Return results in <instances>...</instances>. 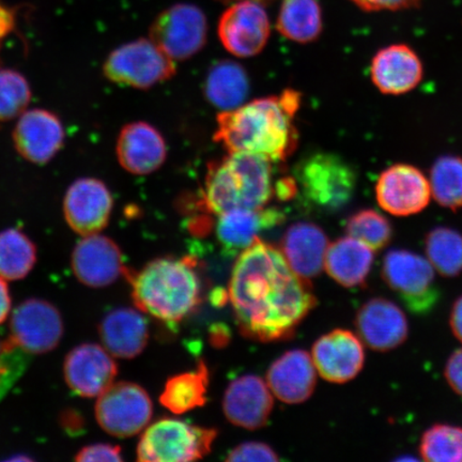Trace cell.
Here are the masks:
<instances>
[{"label": "cell", "mask_w": 462, "mask_h": 462, "mask_svg": "<svg viewBox=\"0 0 462 462\" xmlns=\"http://www.w3.org/2000/svg\"><path fill=\"white\" fill-rule=\"evenodd\" d=\"M228 297L241 333L262 343L291 338L317 304L309 280L259 238L239 254Z\"/></svg>", "instance_id": "obj_1"}, {"label": "cell", "mask_w": 462, "mask_h": 462, "mask_svg": "<svg viewBox=\"0 0 462 462\" xmlns=\"http://www.w3.org/2000/svg\"><path fill=\"white\" fill-rule=\"evenodd\" d=\"M301 95L291 89L263 97L217 116L216 141L229 153L260 155L271 162L285 161L298 146L294 116Z\"/></svg>", "instance_id": "obj_2"}, {"label": "cell", "mask_w": 462, "mask_h": 462, "mask_svg": "<svg viewBox=\"0 0 462 462\" xmlns=\"http://www.w3.org/2000/svg\"><path fill=\"white\" fill-rule=\"evenodd\" d=\"M132 298L142 313L175 325L193 314L201 302L198 260L163 257L131 276Z\"/></svg>", "instance_id": "obj_3"}, {"label": "cell", "mask_w": 462, "mask_h": 462, "mask_svg": "<svg viewBox=\"0 0 462 462\" xmlns=\"http://www.w3.org/2000/svg\"><path fill=\"white\" fill-rule=\"evenodd\" d=\"M273 162L260 155L234 152L209 165L206 209L215 215L235 209H260L273 198Z\"/></svg>", "instance_id": "obj_4"}, {"label": "cell", "mask_w": 462, "mask_h": 462, "mask_svg": "<svg viewBox=\"0 0 462 462\" xmlns=\"http://www.w3.org/2000/svg\"><path fill=\"white\" fill-rule=\"evenodd\" d=\"M294 181L310 206L326 212L343 209L354 198L356 171L337 154L316 152L294 169Z\"/></svg>", "instance_id": "obj_5"}, {"label": "cell", "mask_w": 462, "mask_h": 462, "mask_svg": "<svg viewBox=\"0 0 462 462\" xmlns=\"http://www.w3.org/2000/svg\"><path fill=\"white\" fill-rule=\"evenodd\" d=\"M217 431L176 419H161L144 430L137 446L143 462H187L211 452Z\"/></svg>", "instance_id": "obj_6"}, {"label": "cell", "mask_w": 462, "mask_h": 462, "mask_svg": "<svg viewBox=\"0 0 462 462\" xmlns=\"http://www.w3.org/2000/svg\"><path fill=\"white\" fill-rule=\"evenodd\" d=\"M103 72L116 84L148 89L171 79L176 66L152 40L140 39L113 51Z\"/></svg>", "instance_id": "obj_7"}, {"label": "cell", "mask_w": 462, "mask_h": 462, "mask_svg": "<svg viewBox=\"0 0 462 462\" xmlns=\"http://www.w3.org/2000/svg\"><path fill=\"white\" fill-rule=\"evenodd\" d=\"M383 277L413 313H429L437 304L435 269L429 259L407 250L390 251L383 260Z\"/></svg>", "instance_id": "obj_8"}, {"label": "cell", "mask_w": 462, "mask_h": 462, "mask_svg": "<svg viewBox=\"0 0 462 462\" xmlns=\"http://www.w3.org/2000/svg\"><path fill=\"white\" fill-rule=\"evenodd\" d=\"M146 390L132 383H113L97 396L96 418L104 431L117 438L136 436L152 419Z\"/></svg>", "instance_id": "obj_9"}, {"label": "cell", "mask_w": 462, "mask_h": 462, "mask_svg": "<svg viewBox=\"0 0 462 462\" xmlns=\"http://www.w3.org/2000/svg\"><path fill=\"white\" fill-rule=\"evenodd\" d=\"M207 34L205 14L190 4L171 5L150 28V40L173 61L198 54L206 44Z\"/></svg>", "instance_id": "obj_10"}, {"label": "cell", "mask_w": 462, "mask_h": 462, "mask_svg": "<svg viewBox=\"0 0 462 462\" xmlns=\"http://www.w3.org/2000/svg\"><path fill=\"white\" fill-rule=\"evenodd\" d=\"M263 4L240 0L223 14L218 37L224 48L236 57L256 56L270 37V21Z\"/></svg>", "instance_id": "obj_11"}, {"label": "cell", "mask_w": 462, "mask_h": 462, "mask_svg": "<svg viewBox=\"0 0 462 462\" xmlns=\"http://www.w3.org/2000/svg\"><path fill=\"white\" fill-rule=\"evenodd\" d=\"M11 338L29 354L42 355L54 350L63 335L62 318L53 304L31 299L14 310L10 320Z\"/></svg>", "instance_id": "obj_12"}, {"label": "cell", "mask_w": 462, "mask_h": 462, "mask_svg": "<svg viewBox=\"0 0 462 462\" xmlns=\"http://www.w3.org/2000/svg\"><path fill=\"white\" fill-rule=\"evenodd\" d=\"M375 199L392 216L418 215L430 205V183L418 167L404 163L392 165L378 178Z\"/></svg>", "instance_id": "obj_13"}, {"label": "cell", "mask_w": 462, "mask_h": 462, "mask_svg": "<svg viewBox=\"0 0 462 462\" xmlns=\"http://www.w3.org/2000/svg\"><path fill=\"white\" fill-rule=\"evenodd\" d=\"M112 210L111 192L95 178L73 182L63 199V213L69 226L83 236L99 234L106 228Z\"/></svg>", "instance_id": "obj_14"}, {"label": "cell", "mask_w": 462, "mask_h": 462, "mask_svg": "<svg viewBox=\"0 0 462 462\" xmlns=\"http://www.w3.org/2000/svg\"><path fill=\"white\" fill-rule=\"evenodd\" d=\"M311 357L323 379L340 384L349 383L361 373L365 352L357 335L337 328L317 340Z\"/></svg>", "instance_id": "obj_15"}, {"label": "cell", "mask_w": 462, "mask_h": 462, "mask_svg": "<svg viewBox=\"0 0 462 462\" xmlns=\"http://www.w3.org/2000/svg\"><path fill=\"white\" fill-rule=\"evenodd\" d=\"M357 337L374 351L388 352L406 342L409 325L402 310L384 298H374L357 311Z\"/></svg>", "instance_id": "obj_16"}, {"label": "cell", "mask_w": 462, "mask_h": 462, "mask_svg": "<svg viewBox=\"0 0 462 462\" xmlns=\"http://www.w3.org/2000/svg\"><path fill=\"white\" fill-rule=\"evenodd\" d=\"M65 379L75 394L83 397H97L114 383L117 375V364L113 356L96 344H83L66 357Z\"/></svg>", "instance_id": "obj_17"}, {"label": "cell", "mask_w": 462, "mask_h": 462, "mask_svg": "<svg viewBox=\"0 0 462 462\" xmlns=\"http://www.w3.org/2000/svg\"><path fill=\"white\" fill-rule=\"evenodd\" d=\"M71 263L78 280L92 288L112 285L125 271L119 246L99 234L86 236L79 242Z\"/></svg>", "instance_id": "obj_18"}, {"label": "cell", "mask_w": 462, "mask_h": 462, "mask_svg": "<svg viewBox=\"0 0 462 462\" xmlns=\"http://www.w3.org/2000/svg\"><path fill=\"white\" fill-rule=\"evenodd\" d=\"M274 406L268 383L258 375L246 374L228 385L223 400L225 417L247 430L263 429Z\"/></svg>", "instance_id": "obj_19"}, {"label": "cell", "mask_w": 462, "mask_h": 462, "mask_svg": "<svg viewBox=\"0 0 462 462\" xmlns=\"http://www.w3.org/2000/svg\"><path fill=\"white\" fill-rule=\"evenodd\" d=\"M420 58L409 45L385 46L375 53L371 65V78L383 95L401 96L417 88L423 79Z\"/></svg>", "instance_id": "obj_20"}, {"label": "cell", "mask_w": 462, "mask_h": 462, "mask_svg": "<svg viewBox=\"0 0 462 462\" xmlns=\"http://www.w3.org/2000/svg\"><path fill=\"white\" fill-rule=\"evenodd\" d=\"M65 131L60 118L45 109H32L21 115L14 132L17 152L32 163H48L60 152Z\"/></svg>", "instance_id": "obj_21"}, {"label": "cell", "mask_w": 462, "mask_h": 462, "mask_svg": "<svg viewBox=\"0 0 462 462\" xmlns=\"http://www.w3.org/2000/svg\"><path fill=\"white\" fill-rule=\"evenodd\" d=\"M119 164L134 175H149L164 164L166 143L161 133L138 121L124 126L116 147Z\"/></svg>", "instance_id": "obj_22"}, {"label": "cell", "mask_w": 462, "mask_h": 462, "mask_svg": "<svg viewBox=\"0 0 462 462\" xmlns=\"http://www.w3.org/2000/svg\"><path fill=\"white\" fill-rule=\"evenodd\" d=\"M267 383L282 402L294 404L308 401L317 383L313 357L305 350L286 352L270 366Z\"/></svg>", "instance_id": "obj_23"}, {"label": "cell", "mask_w": 462, "mask_h": 462, "mask_svg": "<svg viewBox=\"0 0 462 462\" xmlns=\"http://www.w3.org/2000/svg\"><path fill=\"white\" fill-rule=\"evenodd\" d=\"M328 239L325 231L313 223L291 225L282 236V255L291 268L305 280L313 279L325 267Z\"/></svg>", "instance_id": "obj_24"}, {"label": "cell", "mask_w": 462, "mask_h": 462, "mask_svg": "<svg viewBox=\"0 0 462 462\" xmlns=\"http://www.w3.org/2000/svg\"><path fill=\"white\" fill-rule=\"evenodd\" d=\"M282 213L276 209H235L219 215L217 224L218 244L228 255L241 254L251 246L262 231L282 222Z\"/></svg>", "instance_id": "obj_25"}, {"label": "cell", "mask_w": 462, "mask_h": 462, "mask_svg": "<svg viewBox=\"0 0 462 462\" xmlns=\"http://www.w3.org/2000/svg\"><path fill=\"white\" fill-rule=\"evenodd\" d=\"M100 337L104 348L113 356L134 359L148 344V322L140 310H114L101 323Z\"/></svg>", "instance_id": "obj_26"}, {"label": "cell", "mask_w": 462, "mask_h": 462, "mask_svg": "<svg viewBox=\"0 0 462 462\" xmlns=\"http://www.w3.org/2000/svg\"><path fill=\"white\" fill-rule=\"evenodd\" d=\"M374 259V252L371 247L346 236L328 245L325 269L339 285L359 287L365 284Z\"/></svg>", "instance_id": "obj_27"}, {"label": "cell", "mask_w": 462, "mask_h": 462, "mask_svg": "<svg viewBox=\"0 0 462 462\" xmlns=\"http://www.w3.org/2000/svg\"><path fill=\"white\" fill-rule=\"evenodd\" d=\"M248 90L250 84L245 68L235 61H218L207 74V99L223 112L240 107L246 100Z\"/></svg>", "instance_id": "obj_28"}, {"label": "cell", "mask_w": 462, "mask_h": 462, "mask_svg": "<svg viewBox=\"0 0 462 462\" xmlns=\"http://www.w3.org/2000/svg\"><path fill=\"white\" fill-rule=\"evenodd\" d=\"M282 36L297 43H310L320 37L323 28L318 0H282L276 23Z\"/></svg>", "instance_id": "obj_29"}, {"label": "cell", "mask_w": 462, "mask_h": 462, "mask_svg": "<svg viewBox=\"0 0 462 462\" xmlns=\"http://www.w3.org/2000/svg\"><path fill=\"white\" fill-rule=\"evenodd\" d=\"M209 385V371L199 361L194 372L184 373L167 381L160 397L162 406L175 414H182L204 406Z\"/></svg>", "instance_id": "obj_30"}, {"label": "cell", "mask_w": 462, "mask_h": 462, "mask_svg": "<svg viewBox=\"0 0 462 462\" xmlns=\"http://www.w3.org/2000/svg\"><path fill=\"white\" fill-rule=\"evenodd\" d=\"M37 262V248L21 230L0 233V277L5 281L24 279Z\"/></svg>", "instance_id": "obj_31"}, {"label": "cell", "mask_w": 462, "mask_h": 462, "mask_svg": "<svg viewBox=\"0 0 462 462\" xmlns=\"http://www.w3.org/2000/svg\"><path fill=\"white\" fill-rule=\"evenodd\" d=\"M426 256L439 274L456 277L462 273V235L449 227L433 228L425 240Z\"/></svg>", "instance_id": "obj_32"}, {"label": "cell", "mask_w": 462, "mask_h": 462, "mask_svg": "<svg viewBox=\"0 0 462 462\" xmlns=\"http://www.w3.org/2000/svg\"><path fill=\"white\" fill-rule=\"evenodd\" d=\"M431 196L443 208L462 209V158L442 155L430 170Z\"/></svg>", "instance_id": "obj_33"}, {"label": "cell", "mask_w": 462, "mask_h": 462, "mask_svg": "<svg viewBox=\"0 0 462 462\" xmlns=\"http://www.w3.org/2000/svg\"><path fill=\"white\" fill-rule=\"evenodd\" d=\"M421 458L429 462H462V429L436 424L421 436Z\"/></svg>", "instance_id": "obj_34"}, {"label": "cell", "mask_w": 462, "mask_h": 462, "mask_svg": "<svg viewBox=\"0 0 462 462\" xmlns=\"http://www.w3.org/2000/svg\"><path fill=\"white\" fill-rule=\"evenodd\" d=\"M346 235L363 242L374 252L388 246L393 236L389 219L373 209H363L354 213L346 221Z\"/></svg>", "instance_id": "obj_35"}, {"label": "cell", "mask_w": 462, "mask_h": 462, "mask_svg": "<svg viewBox=\"0 0 462 462\" xmlns=\"http://www.w3.org/2000/svg\"><path fill=\"white\" fill-rule=\"evenodd\" d=\"M31 99V87L24 75L11 69H2L0 70V121L11 120L22 115Z\"/></svg>", "instance_id": "obj_36"}, {"label": "cell", "mask_w": 462, "mask_h": 462, "mask_svg": "<svg viewBox=\"0 0 462 462\" xmlns=\"http://www.w3.org/2000/svg\"><path fill=\"white\" fill-rule=\"evenodd\" d=\"M227 461H279L275 450L262 442H245L235 448L228 454Z\"/></svg>", "instance_id": "obj_37"}, {"label": "cell", "mask_w": 462, "mask_h": 462, "mask_svg": "<svg viewBox=\"0 0 462 462\" xmlns=\"http://www.w3.org/2000/svg\"><path fill=\"white\" fill-rule=\"evenodd\" d=\"M364 13H383V11H397L419 9L421 0H350Z\"/></svg>", "instance_id": "obj_38"}, {"label": "cell", "mask_w": 462, "mask_h": 462, "mask_svg": "<svg viewBox=\"0 0 462 462\" xmlns=\"http://www.w3.org/2000/svg\"><path fill=\"white\" fill-rule=\"evenodd\" d=\"M75 460L79 462H90V461H123V454L121 448L117 446L108 443L92 444V446L85 447L80 449Z\"/></svg>", "instance_id": "obj_39"}, {"label": "cell", "mask_w": 462, "mask_h": 462, "mask_svg": "<svg viewBox=\"0 0 462 462\" xmlns=\"http://www.w3.org/2000/svg\"><path fill=\"white\" fill-rule=\"evenodd\" d=\"M444 374L450 388L462 397V348L448 357Z\"/></svg>", "instance_id": "obj_40"}, {"label": "cell", "mask_w": 462, "mask_h": 462, "mask_svg": "<svg viewBox=\"0 0 462 462\" xmlns=\"http://www.w3.org/2000/svg\"><path fill=\"white\" fill-rule=\"evenodd\" d=\"M15 27V14L13 9L0 3V43L14 32Z\"/></svg>", "instance_id": "obj_41"}, {"label": "cell", "mask_w": 462, "mask_h": 462, "mask_svg": "<svg viewBox=\"0 0 462 462\" xmlns=\"http://www.w3.org/2000/svg\"><path fill=\"white\" fill-rule=\"evenodd\" d=\"M449 326L455 337L462 343V296L456 300L450 310Z\"/></svg>", "instance_id": "obj_42"}, {"label": "cell", "mask_w": 462, "mask_h": 462, "mask_svg": "<svg viewBox=\"0 0 462 462\" xmlns=\"http://www.w3.org/2000/svg\"><path fill=\"white\" fill-rule=\"evenodd\" d=\"M11 310L10 291L5 280L0 277V325L7 319Z\"/></svg>", "instance_id": "obj_43"}, {"label": "cell", "mask_w": 462, "mask_h": 462, "mask_svg": "<svg viewBox=\"0 0 462 462\" xmlns=\"http://www.w3.org/2000/svg\"><path fill=\"white\" fill-rule=\"evenodd\" d=\"M219 2H222L224 4H230V3L240 2V0H219ZM255 2L262 3V4L265 5V4L273 2V0H255Z\"/></svg>", "instance_id": "obj_44"}, {"label": "cell", "mask_w": 462, "mask_h": 462, "mask_svg": "<svg viewBox=\"0 0 462 462\" xmlns=\"http://www.w3.org/2000/svg\"><path fill=\"white\" fill-rule=\"evenodd\" d=\"M3 346L0 345V356H2Z\"/></svg>", "instance_id": "obj_45"}]
</instances>
